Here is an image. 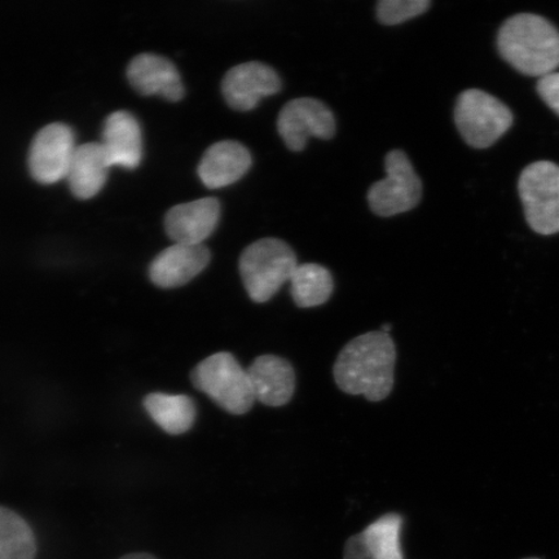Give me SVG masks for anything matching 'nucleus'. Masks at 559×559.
Listing matches in <instances>:
<instances>
[{
	"mask_svg": "<svg viewBox=\"0 0 559 559\" xmlns=\"http://www.w3.org/2000/svg\"><path fill=\"white\" fill-rule=\"evenodd\" d=\"M396 348L390 334L369 332L342 348L333 368L337 386L349 395L381 402L393 391Z\"/></svg>",
	"mask_w": 559,
	"mask_h": 559,
	"instance_id": "obj_1",
	"label": "nucleus"
},
{
	"mask_svg": "<svg viewBox=\"0 0 559 559\" xmlns=\"http://www.w3.org/2000/svg\"><path fill=\"white\" fill-rule=\"evenodd\" d=\"M498 48L501 58L524 75L542 79L559 67V31L534 13L508 19L500 27Z\"/></svg>",
	"mask_w": 559,
	"mask_h": 559,
	"instance_id": "obj_2",
	"label": "nucleus"
},
{
	"mask_svg": "<svg viewBox=\"0 0 559 559\" xmlns=\"http://www.w3.org/2000/svg\"><path fill=\"white\" fill-rule=\"evenodd\" d=\"M298 265L295 251L278 239L258 240L240 258V275L245 289L255 304L267 302L290 282Z\"/></svg>",
	"mask_w": 559,
	"mask_h": 559,
	"instance_id": "obj_3",
	"label": "nucleus"
},
{
	"mask_svg": "<svg viewBox=\"0 0 559 559\" xmlns=\"http://www.w3.org/2000/svg\"><path fill=\"white\" fill-rule=\"evenodd\" d=\"M191 381L195 389L229 414H248L255 403L248 372L233 354L209 356L193 368Z\"/></svg>",
	"mask_w": 559,
	"mask_h": 559,
	"instance_id": "obj_4",
	"label": "nucleus"
},
{
	"mask_svg": "<svg viewBox=\"0 0 559 559\" xmlns=\"http://www.w3.org/2000/svg\"><path fill=\"white\" fill-rule=\"evenodd\" d=\"M454 122L467 144L473 148L486 150L507 134L514 117L498 97L472 88L457 97Z\"/></svg>",
	"mask_w": 559,
	"mask_h": 559,
	"instance_id": "obj_5",
	"label": "nucleus"
},
{
	"mask_svg": "<svg viewBox=\"0 0 559 559\" xmlns=\"http://www.w3.org/2000/svg\"><path fill=\"white\" fill-rule=\"evenodd\" d=\"M519 192L528 226L536 234H559V166L537 160L521 174Z\"/></svg>",
	"mask_w": 559,
	"mask_h": 559,
	"instance_id": "obj_6",
	"label": "nucleus"
},
{
	"mask_svg": "<svg viewBox=\"0 0 559 559\" xmlns=\"http://www.w3.org/2000/svg\"><path fill=\"white\" fill-rule=\"evenodd\" d=\"M384 170L386 178L377 181L368 192L372 212L389 218L414 210L423 199L424 187L408 156L400 150L389 152Z\"/></svg>",
	"mask_w": 559,
	"mask_h": 559,
	"instance_id": "obj_7",
	"label": "nucleus"
},
{
	"mask_svg": "<svg viewBox=\"0 0 559 559\" xmlns=\"http://www.w3.org/2000/svg\"><path fill=\"white\" fill-rule=\"evenodd\" d=\"M74 132L64 123H51L35 135L27 165L35 181L50 186L67 179L76 150Z\"/></svg>",
	"mask_w": 559,
	"mask_h": 559,
	"instance_id": "obj_8",
	"label": "nucleus"
},
{
	"mask_svg": "<svg viewBox=\"0 0 559 559\" xmlns=\"http://www.w3.org/2000/svg\"><path fill=\"white\" fill-rule=\"evenodd\" d=\"M277 130L293 152L306 148L309 138L332 139L335 118L324 103L311 97H300L285 105L277 118Z\"/></svg>",
	"mask_w": 559,
	"mask_h": 559,
	"instance_id": "obj_9",
	"label": "nucleus"
},
{
	"mask_svg": "<svg viewBox=\"0 0 559 559\" xmlns=\"http://www.w3.org/2000/svg\"><path fill=\"white\" fill-rule=\"evenodd\" d=\"M282 90V80L263 62L250 61L228 70L222 82V93L230 108L250 111L258 107L263 97Z\"/></svg>",
	"mask_w": 559,
	"mask_h": 559,
	"instance_id": "obj_10",
	"label": "nucleus"
},
{
	"mask_svg": "<svg viewBox=\"0 0 559 559\" xmlns=\"http://www.w3.org/2000/svg\"><path fill=\"white\" fill-rule=\"evenodd\" d=\"M210 258L205 245L174 243L153 260L150 277L160 289L180 288L207 267Z\"/></svg>",
	"mask_w": 559,
	"mask_h": 559,
	"instance_id": "obj_11",
	"label": "nucleus"
},
{
	"mask_svg": "<svg viewBox=\"0 0 559 559\" xmlns=\"http://www.w3.org/2000/svg\"><path fill=\"white\" fill-rule=\"evenodd\" d=\"M128 80L132 88L143 96H160L177 103L186 95L177 67L164 56L138 55L128 67Z\"/></svg>",
	"mask_w": 559,
	"mask_h": 559,
	"instance_id": "obj_12",
	"label": "nucleus"
},
{
	"mask_svg": "<svg viewBox=\"0 0 559 559\" xmlns=\"http://www.w3.org/2000/svg\"><path fill=\"white\" fill-rule=\"evenodd\" d=\"M219 218V201L205 198L171 207L165 216V229L175 243L204 245Z\"/></svg>",
	"mask_w": 559,
	"mask_h": 559,
	"instance_id": "obj_13",
	"label": "nucleus"
},
{
	"mask_svg": "<svg viewBox=\"0 0 559 559\" xmlns=\"http://www.w3.org/2000/svg\"><path fill=\"white\" fill-rule=\"evenodd\" d=\"M100 144L110 167L134 170L142 163V128L129 111H115L105 120Z\"/></svg>",
	"mask_w": 559,
	"mask_h": 559,
	"instance_id": "obj_14",
	"label": "nucleus"
},
{
	"mask_svg": "<svg viewBox=\"0 0 559 559\" xmlns=\"http://www.w3.org/2000/svg\"><path fill=\"white\" fill-rule=\"evenodd\" d=\"M255 402L269 407L288 404L296 390V373L290 362L276 355H262L247 370Z\"/></svg>",
	"mask_w": 559,
	"mask_h": 559,
	"instance_id": "obj_15",
	"label": "nucleus"
},
{
	"mask_svg": "<svg viewBox=\"0 0 559 559\" xmlns=\"http://www.w3.org/2000/svg\"><path fill=\"white\" fill-rule=\"evenodd\" d=\"M250 166V152L241 143L226 140L210 146L200 160L198 171L202 185L210 190H218L240 180Z\"/></svg>",
	"mask_w": 559,
	"mask_h": 559,
	"instance_id": "obj_16",
	"label": "nucleus"
},
{
	"mask_svg": "<svg viewBox=\"0 0 559 559\" xmlns=\"http://www.w3.org/2000/svg\"><path fill=\"white\" fill-rule=\"evenodd\" d=\"M110 165L100 143L76 146L67 175L70 191L80 200L100 193L107 183Z\"/></svg>",
	"mask_w": 559,
	"mask_h": 559,
	"instance_id": "obj_17",
	"label": "nucleus"
},
{
	"mask_svg": "<svg viewBox=\"0 0 559 559\" xmlns=\"http://www.w3.org/2000/svg\"><path fill=\"white\" fill-rule=\"evenodd\" d=\"M144 408L153 421L170 436L190 431L198 416L194 402L187 395L152 393L144 397Z\"/></svg>",
	"mask_w": 559,
	"mask_h": 559,
	"instance_id": "obj_18",
	"label": "nucleus"
},
{
	"mask_svg": "<svg viewBox=\"0 0 559 559\" xmlns=\"http://www.w3.org/2000/svg\"><path fill=\"white\" fill-rule=\"evenodd\" d=\"M292 297L300 309L324 305L333 293V277L323 265L298 264L292 278Z\"/></svg>",
	"mask_w": 559,
	"mask_h": 559,
	"instance_id": "obj_19",
	"label": "nucleus"
},
{
	"mask_svg": "<svg viewBox=\"0 0 559 559\" xmlns=\"http://www.w3.org/2000/svg\"><path fill=\"white\" fill-rule=\"evenodd\" d=\"M37 551L31 524L13 510L0 507V559H35Z\"/></svg>",
	"mask_w": 559,
	"mask_h": 559,
	"instance_id": "obj_20",
	"label": "nucleus"
},
{
	"mask_svg": "<svg viewBox=\"0 0 559 559\" xmlns=\"http://www.w3.org/2000/svg\"><path fill=\"white\" fill-rule=\"evenodd\" d=\"M403 516L389 513L360 533L361 542L372 559H404L401 533Z\"/></svg>",
	"mask_w": 559,
	"mask_h": 559,
	"instance_id": "obj_21",
	"label": "nucleus"
},
{
	"mask_svg": "<svg viewBox=\"0 0 559 559\" xmlns=\"http://www.w3.org/2000/svg\"><path fill=\"white\" fill-rule=\"evenodd\" d=\"M430 5V0H381L377 4V19L383 25H400L424 15Z\"/></svg>",
	"mask_w": 559,
	"mask_h": 559,
	"instance_id": "obj_22",
	"label": "nucleus"
},
{
	"mask_svg": "<svg viewBox=\"0 0 559 559\" xmlns=\"http://www.w3.org/2000/svg\"><path fill=\"white\" fill-rule=\"evenodd\" d=\"M536 90L542 100L559 117V72L542 76Z\"/></svg>",
	"mask_w": 559,
	"mask_h": 559,
	"instance_id": "obj_23",
	"label": "nucleus"
},
{
	"mask_svg": "<svg viewBox=\"0 0 559 559\" xmlns=\"http://www.w3.org/2000/svg\"><path fill=\"white\" fill-rule=\"evenodd\" d=\"M344 559H372L369 556L360 535L349 537L345 544Z\"/></svg>",
	"mask_w": 559,
	"mask_h": 559,
	"instance_id": "obj_24",
	"label": "nucleus"
},
{
	"mask_svg": "<svg viewBox=\"0 0 559 559\" xmlns=\"http://www.w3.org/2000/svg\"><path fill=\"white\" fill-rule=\"evenodd\" d=\"M120 559H158L150 554H130L121 557Z\"/></svg>",
	"mask_w": 559,
	"mask_h": 559,
	"instance_id": "obj_25",
	"label": "nucleus"
},
{
	"mask_svg": "<svg viewBox=\"0 0 559 559\" xmlns=\"http://www.w3.org/2000/svg\"><path fill=\"white\" fill-rule=\"evenodd\" d=\"M390 331H391V325L390 324H383L381 326V332L389 334Z\"/></svg>",
	"mask_w": 559,
	"mask_h": 559,
	"instance_id": "obj_26",
	"label": "nucleus"
},
{
	"mask_svg": "<svg viewBox=\"0 0 559 559\" xmlns=\"http://www.w3.org/2000/svg\"><path fill=\"white\" fill-rule=\"evenodd\" d=\"M523 559H540V558H523Z\"/></svg>",
	"mask_w": 559,
	"mask_h": 559,
	"instance_id": "obj_27",
	"label": "nucleus"
}]
</instances>
